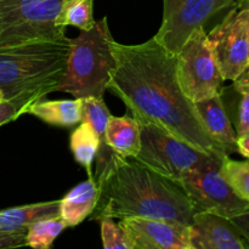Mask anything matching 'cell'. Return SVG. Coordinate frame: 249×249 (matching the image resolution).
Segmentation results:
<instances>
[{
	"label": "cell",
	"instance_id": "cell-21",
	"mask_svg": "<svg viewBox=\"0 0 249 249\" xmlns=\"http://www.w3.org/2000/svg\"><path fill=\"white\" fill-rule=\"evenodd\" d=\"M221 174L240 198L249 202V162L231 160L225 156L221 163Z\"/></svg>",
	"mask_w": 249,
	"mask_h": 249
},
{
	"label": "cell",
	"instance_id": "cell-7",
	"mask_svg": "<svg viewBox=\"0 0 249 249\" xmlns=\"http://www.w3.org/2000/svg\"><path fill=\"white\" fill-rule=\"evenodd\" d=\"M224 157L213 156L179 181L196 213L209 212L231 219L249 209V202L240 198L221 174Z\"/></svg>",
	"mask_w": 249,
	"mask_h": 249
},
{
	"label": "cell",
	"instance_id": "cell-19",
	"mask_svg": "<svg viewBox=\"0 0 249 249\" xmlns=\"http://www.w3.org/2000/svg\"><path fill=\"white\" fill-rule=\"evenodd\" d=\"M100 141L92 126L88 122L82 121L75 126L70 136V147L73 158L88 173V178L94 177L92 164L99 151Z\"/></svg>",
	"mask_w": 249,
	"mask_h": 249
},
{
	"label": "cell",
	"instance_id": "cell-28",
	"mask_svg": "<svg viewBox=\"0 0 249 249\" xmlns=\"http://www.w3.org/2000/svg\"><path fill=\"white\" fill-rule=\"evenodd\" d=\"M236 145H237V152L249 160V128L237 135Z\"/></svg>",
	"mask_w": 249,
	"mask_h": 249
},
{
	"label": "cell",
	"instance_id": "cell-30",
	"mask_svg": "<svg viewBox=\"0 0 249 249\" xmlns=\"http://www.w3.org/2000/svg\"><path fill=\"white\" fill-rule=\"evenodd\" d=\"M240 1L242 2V4L245 5V6H247L248 9H249V0H240ZM248 65H249V63H248Z\"/></svg>",
	"mask_w": 249,
	"mask_h": 249
},
{
	"label": "cell",
	"instance_id": "cell-22",
	"mask_svg": "<svg viewBox=\"0 0 249 249\" xmlns=\"http://www.w3.org/2000/svg\"><path fill=\"white\" fill-rule=\"evenodd\" d=\"M94 0H71L61 16V26L75 27L80 31H89L95 24Z\"/></svg>",
	"mask_w": 249,
	"mask_h": 249
},
{
	"label": "cell",
	"instance_id": "cell-9",
	"mask_svg": "<svg viewBox=\"0 0 249 249\" xmlns=\"http://www.w3.org/2000/svg\"><path fill=\"white\" fill-rule=\"evenodd\" d=\"M237 0H163V17L153 38L169 53L178 55L196 29L230 9Z\"/></svg>",
	"mask_w": 249,
	"mask_h": 249
},
{
	"label": "cell",
	"instance_id": "cell-5",
	"mask_svg": "<svg viewBox=\"0 0 249 249\" xmlns=\"http://www.w3.org/2000/svg\"><path fill=\"white\" fill-rule=\"evenodd\" d=\"M71 0H0V48L66 40L61 16Z\"/></svg>",
	"mask_w": 249,
	"mask_h": 249
},
{
	"label": "cell",
	"instance_id": "cell-20",
	"mask_svg": "<svg viewBox=\"0 0 249 249\" xmlns=\"http://www.w3.org/2000/svg\"><path fill=\"white\" fill-rule=\"evenodd\" d=\"M67 225L60 216L40 219L28 228L27 246L34 249H49Z\"/></svg>",
	"mask_w": 249,
	"mask_h": 249
},
{
	"label": "cell",
	"instance_id": "cell-29",
	"mask_svg": "<svg viewBox=\"0 0 249 249\" xmlns=\"http://www.w3.org/2000/svg\"><path fill=\"white\" fill-rule=\"evenodd\" d=\"M231 220H232V223L235 225H237L240 228V230L245 233L246 237L249 240V209L246 211L245 213L240 214V215L231 218Z\"/></svg>",
	"mask_w": 249,
	"mask_h": 249
},
{
	"label": "cell",
	"instance_id": "cell-4",
	"mask_svg": "<svg viewBox=\"0 0 249 249\" xmlns=\"http://www.w3.org/2000/svg\"><path fill=\"white\" fill-rule=\"evenodd\" d=\"M113 40L107 17L95 22L89 31H80L70 39L65 74L56 91L72 96L104 97L116 66L111 43Z\"/></svg>",
	"mask_w": 249,
	"mask_h": 249
},
{
	"label": "cell",
	"instance_id": "cell-31",
	"mask_svg": "<svg viewBox=\"0 0 249 249\" xmlns=\"http://www.w3.org/2000/svg\"><path fill=\"white\" fill-rule=\"evenodd\" d=\"M2 99H4V95H2V92L1 91H0V101H1V100Z\"/></svg>",
	"mask_w": 249,
	"mask_h": 249
},
{
	"label": "cell",
	"instance_id": "cell-16",
	"mask_svg": "<svg viewBox=\"0 0 249 249\" xmlns=\"http://www.w3.org/2000/svg\"><path fill=\"white\" fill-rule=\"evenodd\" d=\"M106 142L121 157L135 158L141 148L140 123L129 114H111L106 126Z\"/></svg>",
	"mask_w": 249,
	"mask_h": 249
},
{
	"label": "cell",
	"instance_id": "cell-1",
	"mask_svg": "<svg viewBox=\"0 0 249 249\" xmlns=\"http://www.w3.org/2000/svg\"><path fill=\"white\" fill-rule=\"evenodd\" d=\"M116 66L107 90L139 123L155 124L206 153L226 156L206 130L192 102L180 88L177 55L155 38L135 45L111 43Z\"/></svg>",
	"mask_w": 249,
	"mask_h": 249
},
{
	"label": "cell",
	"instance_id": "cell-11",
	"mask_svg": "<svg viewBox=\"0 0 249 249\" xmlns=\"http://www.w3.org/2000/svg\"><path fill=\"white\" fill-rule=\"evenodd\" d=\"M119 225L134 249H191L189 226L156 218H125Z\"/></svg>",
	"mask_w": 249,
	"mask_h": 249
},
{
	"label": "cell",
	"instance_id": "cell-26",
	"mask_svg": "<svg viewBox=\"0 0 249 249\" xmlns=\"http://www.w3.org/2000/svg\"><path fill=\"white\" fill-rule=\"evenodd\" d=\"M27 232H9L0 230V249L18 248L27 246Z\"/></svg>",
	"mask_w": 249,
	"mask_h": 249
},
{
	"label": "cell",
	"instance_id": "cell-10",
	"mask_svg": "<svg viewBox=\"0 0 249 249\" xmlns=\"http://www.w3.org/2000/svg\"><path fill=\"white\" fill-rule=\"evenodd\" d=\"M224 80H235L249 63V9L237 0L207 33Z\"/></svg>",
	"mask_w": 249,
	"mask_h": 249
},
{
	"label": "cell",
	"instance_id": "cell-18",
	"mask_svg": "<svg viewBox=\"0 0 249 249\" xmlns=\"http://www.w3.org/2000/svg\"><path fill=\"white\" fill-rule=\"evenodd\" d=\"M27 113L53 126H74L82 122V99L39 100L27 109Z\"/></svg>",
	"mask_w": 249,
	"mask_h": 249
},
{
	"label": "cell",
	"instance_id": "cell-6",
	"mask_svg": "<svg viewBox=\"0 0 249 249\" xmlns=\"http://www.w3.org/2000/svg\"><path fill=\"white\" fill-rule=\"evenodd\" d=\"M140 130L141 148L134 160L178 184L187 172L218 156L199 151L155 124L140 123Z\"/></svg>",
	"mask_w": 249,
	"mask_h": 249
},
{
	"label": "cell",
	"instance_id": "cell-25",
	"mask_svg": "<svg viewBox=\"0 0 249 249\" xmlns=\"http://www.w3.org/2000/svg\"><path fill=\"white\" fill-rule=\"evenodd\" d=\"M237 94H240V92H237ZM240 95L241 99L238 102L237 119H236V133H237V135L242 134L246 129L249 128V95Z\"/></svg>",
	"mask_w": 249,
	"mask_h": 249
},
{
	"label": "cell",
	"instance_id": "cell-12",
	"mask_svg": "<svg viewBox=\"0 0 249 249\" xmlns=\"http://www.w3.org/2000/svg\"><path fill=\"white\" fill-rule=\"evenodd\" d=\"M189 231L191 249H249V240L240 228L218 214L197 212Z\"/></svg>",
	"mask_w": 249,
	"mask_h": 249
},
{
	"label": "cell",
	"instance_id": "cell-8",
	"mask_svg": "<svg viewBox=\"0 0 249 249\" xmlns=\"http://www.w3.org/2000/svg\"><path fill=\"white\" fill-rule=\"evenodd\" d=\"M177 74L180 88L192 102L221 92L225 80L204 28L196 29L177 55Z\"/></svg>",
	"mask_w": 249,
	"mask_h": 249
},
{
	"label": "cell",
	"instance_id": "cell-2",
	"mask_svg": "<svg viewBox=\"0 0 249 249\" xmlns=\"http://www.w3.org/2000/svg\"><path fill=\"white\" fill-rule=\"evenodd\" d=\"M100 187L92 220L156 218L190 226L195 209L178 182L167 179L141 163L116 155L95 178Z\"/></svg>",
	"mask_w": 249,
	"mask_h": 249
},
{
	"label": "cell",
	"instance_id": "cell-15",
	"mask_svg": "<svg viewBox=\"0 0 249 249\" xmlns=\"http://www.w3.org/2000/svg\"><path fill=\"white\" fill-rule=\"evenodd\" d=\"M109 117L111 112L104 97H82V121L88 122L92 126L100 141L99 151L95 158L96 169L94 178L101 174L117 155L106 142V126Z\"/></svg>",
	"mask_w": 249,
	"mask_h": 249
},
{
	"label": "cell",
	"instance_id": "cell-13",
	"mask_svg": "<svg viewBox=\"0 0 249 249\" xmlns=\"http://www.w3.org/2000/svg\"><path fill=\"white\" fill-rule=\"evenodd\" d=\"M197 112L211 138L225 148L226 153L237 152V133L224 105L220 94L195 102Z\"/></svg>",
	"mask_w": 249,
	"mask_h": 249
},
{
	"label": "cell",
	"instance_id": "cell-17",
	"mask_svg": "<svg viewBox=\"0 0 249 249\" xmlns=\"http://www.w3.org/2000/svg\"><path fill=\"white\" fill-rule=\"evenodd\" d=\"M53 216H60V199L4 209L0 211V230L27 232L33 223Z\"/></svg>",
	"mask_w": 249,
	"mask_h": 249
},
{
	"label": "cell",
	"instance_id": "cell-3",
	"mask_svg": "<svg viewBox=\"0 0 249 249\" xmlns=\"http://www.w3.org/2000/svg\"><path fill=\"white\" fill-rule=\"evenodd\" d=\"M70 38L0 48V91L4 99L43 100L56 91L66 71Z\"/></svg>",
	"mask_w": 249,
	"mask_h": 249
},
{
	"label": "cell",
	"instance_id": "cell-14",
	"mask_svg": "<svg viewBox=\"0 0 249 249\" xmlns=\"http://www.w3.org/2000/svg\"><path fill=\"white\" fill-rule=\"evenodd\" d=\"M100 187L94 177L80 182L60 199V218L67 228L79 225L92 214L99 202Z\"/></svg>",
	"mask_w": 249,
	"mask_h": 249
},
{
	"label": "cell",
	"instance_id": "cell-27",
	"mask_svg": "<svg viewBox=\"0 0 249 249\" xmlns=\"http://www.w3.org/2000/svg\"><path fill=\"white\" fill-rule=\"evenodd\" d=\"M233 90L240 94H248L249 95V65L245 71L233 80L232 85Z\"/></svg>",
	"mask_w": 249,
	"mask_h": 249
},
{
	"label": "cell",
	"instance_id": "cell-23",
	"mask_svg": "<svg viewBox=\"0 0 249 249\" xmlns=\"http://www.w3.org/2000/svg\"><path fill=\"white\" fill-rule=\"evenodd\" d=\"M97 221L101 226L102 247L105 249H134L126 232L119 224L114 223V219L102 216Z\"/></svg>",
	"mask_w": 249,
	"mask_h": 249
},
{
	"label": "cell",
	"instance_id": "cell-24",
	"mask_svg": "<svg viewBox=\"0 0 249 249\" xmlns=\"http://www.w3.org/2000/svg\"><path fill=\"white\" fill-rule=\"evenodd\" d=\"M39 99L32 96H18L14 99H2L0 101V126L15 121L22 114L27 113V109Z\"/></svg>",
	"mask_w": 249,
	"mask_h": 249
}]
</instances>
